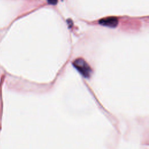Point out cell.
<instances>
[{"label": "cell", "mask_w": 149, "mask_h": 149, "mask_svg": "<svg viewBox=\"0 0 149 149\" xmlns=\"http://www.w3.org/2000/svg\"><path fill=\"white\" fill-rule=\"evenodd\" d=\"M48 3L50 5H55L57 4L58 0H47Z\"/></svg>", "instance_id": "3957f363"}, {"label": "cell", "mask_w": 149, "mask_h": 149, "mask_svg": "<svg viewBox=\"0 0 149 149\" xmlns=\"http://www.w3.org/2000/svg\"><path fill=\"white\" fill-rule=\"evenodd\" d=\"M99 24L102 26L114 28L117 27L118 24V20L115 17H108V18H103L100 20Z\"/></svg>", "instance_id": "7a4b0ae2"}, {"label": "cell", "mask_w": 149, "mask_h": 149, "mask_svg": "<svg viewBox=\"0 0 149 149\" xmlns=\"http://www.w3.org/2000/svg\"><path fill=\"white\" fill-rule=\"evenodd\" d=\"M73 65L84 78H90L92 70L88 63L82 58H78L73 62Z\"/></svg>", "instance_id": "6da1fadb"}]
</instances>
